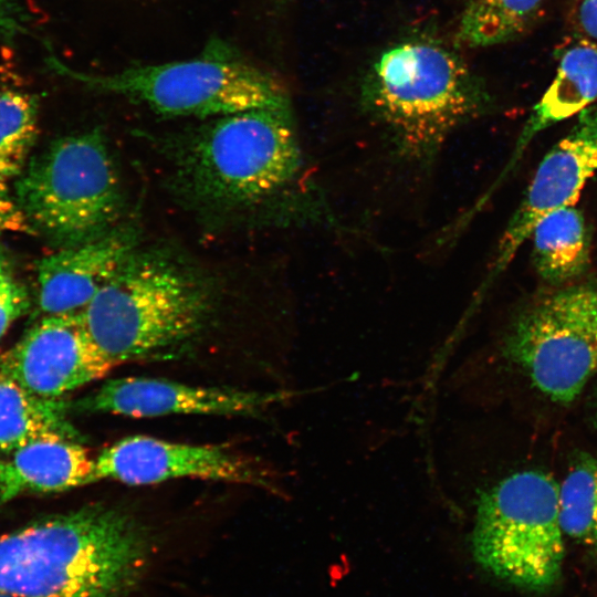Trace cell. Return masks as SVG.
<instances>
[{"label": "cell", "instance_id": "17", "mask_svg": "<svg viewBox=\"0 0 597 597\" xmlns=\"http://www.w3.org/2000/svg\"><path fill=\"white\" fill-rule=\"evenodd\" d=\"M77 440L66 405L36 396L0 370V450L15 449L44 437Z\"/></svg>", "mask_w": 597, "mask_h": 597}, {"label": "cell", "instance_id": "20", "mask_svg": "<svg viewBox=\"0 0 597 597\" xmlns=\"http://www.w3.org/2000/svg\"><path fill=\"white\" fill-rule=\"evenodd\" d=\"M36 98L19 91L0 93V176L20 175L38 134Z\"/></svg>", "mask_w": 597, "mask_h": 597}, {"label": "cell", "instance_id": "10", "mask_svg": "<svg viewBox=\"0 0 597 597\" xmlns=\"http://www.w3.org/2000/svg\"><path fill=\"white\" fill-rule=\"evenodd\" d=\"M114 366L90 336L81 312L44 316L0 359L2 373L48 399L101 379Z\"/></svg>", "mask_w": 597, "mask_h": 597}, {"label": "cell", "instance_id": "13", "mask_svg": "<svg viewBox=\"0 0 597 597\" xmlns=\"http://www.w3.org/2000/svg\"><path fill=\"white\" fill-rule=\"evenodd\" d=\"M136 245V230L116 226L42 259L38 266L41 312L45 316L82 312Z\"/></svg>", "mask_w": 597, "mask_h": 597}, {"label": "cell", "instance_id": "14", "mask_svg": "<svg viewBox=\"0 0 597 597\" xmlns=\"http://www.w3.org/2000/svg\"><path fill=\"white\" fill-rule=\"evenodd\" d=\"M95 480V458L77 440H33L0 463V502L25 492H61Z\"/></svg>", "mask_w": 597, "mask_h": 597}, {"label": "cell", "instance_id": "24", "mask_svg": "<svg viewBox=\"0 0 597 597\" xmlns=\"http://www.w3.org/2000/svg\"><path fill=\"white\" fill-rule=\"evenodd\" d=\"M22 29L19 0H0V32L13 33Z\"/></svg>", "mask_w": 597, "mask_h": 597}, {"label": "cell", "instance_id": "15", "mask_svg": "<svg viewBox=\"0 0 597 597\" xmlns=\"http://www.w3.org/2000/svg\"><path fill=\"white\" fill-rule=\"evenodd\" d=\"M597 101V45L580 36L563 52L556 75L533 106L516 140L507 172L532 139L552 125L578 115Z\"/></svg>", "mask_w": 597, "mask_h": 597}, {"label": "cell", "instance_id": "11", "mask_svg": "<svg viewBox=\"0 0 597 597\" xmlns=\"http://www.w3.org/2000/svg\"><path fill=\"white\" fill-rule=\"evenodd\" d=\"M597 172V105L578 115L568 133L540 163L526 193L500 241L490 281L500 274L546 216L575 206Z\"/></svg>", "mask_w": 597, "mask_h": 597}, {"label": "cell", "instance_id": "26", "mask_svg": "<svg viewBox=\"0 0 597 597\" xmlns=\"http://www.w3.org/2000/svg\"><path fill=\"white\" fill-rule=\"evenodd\" d=\"M0 463H1V460H0Z\"/></svg>", "mask_w": 597, "mask_h": 597}, {"label": "cell", "instance_id": "23", "mask_svg": "<svg viewBox=\"0 0 597 597\" xmlns=\"http://www.w3.org/2000/svg\"><path fill=\"white\" fill-rule=\"evenodd\" d=\"M575 19L582 35L597 45V0H577Z\"/></svg>", "mask_w": 597, "mask_h": 597}, {"label": "cell", "instance_id": "5", "mask_svg": "<svg viewBox=\"0 0 597 597\" xmlns=\"http://www.w3.org/2000/svg\"><path fill=\"white\" fill-rule=\"evenodd\" d=\"M14 198L31 229L66 247L116 227L124 196L103 133L93 129L51 143L21 171Z\"/></svg>", "mask_w": 597, "mask_h": 597}, {"label": "cell", "instance_id": "16", "mask_svg": "<svg viewBox=\"0 0 597 597\" xmlns=\"http://www.w3.org/2000/svg\"><path fill=\"white\" fill-rule=\"evenodd\" d=\"M530 239L534 268L546 283L563 285L579 277L589 266L590 230L575 206L546 216Z\"/></svg>", "mask_w": 597, "mask_h": 597}, {"label": "cell", "instance_id": "19", "mask_svg": "<svg viewBox=\"0 0 597 597\" xmlns=\"http://www.w3.org/2000/svg\"><path fill=\"white\" fill-rule=\"evenodd\" d=\"M563 532L576 544L597 553V458H578L558 484Z\"/></svg>", "mask_w": 597, "mask_h": 597}, {"label": "cell", "instance_id": "6", "mask_svg": "<svg viewBox=\"0 0 597 597\" xmlns=\"http://www.w3.org/2000/svg\"><path fill=\"white\" fill-rule=\"evenodd\" d=\"M564 537L558 483L543 471L514 472L478 498L473 556L511 585L532 591L552 588L562 575Z\"/></svg>", "mask_w": 597, "mask_h": 597}, {"label": "cell", "instance_id": "12", "mask_svg": "<svg viewBox=\"0 0 597 597\" xmlns=\"http://www.w3.org/2000/svg\"><path fill=\"white\" fill-rule=\"evenodd\" d=\"M286 398L282 392L201 387L149 377H124L104 383L77 408L126 417L168 415L253 416Z\"/></svg>", "mask_w": 597, "mask_h": 597}, {"label": "cell", "instance_id": "1", "mask_svg": "<svg viewBox=\"0 0 597 597\" xmlns=\"http://www.w3.org/2000/svg\"><path fill=\"white\" fill-rule=\"evenodd\" d=\"M150 552L127 511L91 504L0 535V593L12 597H125Z\"/></svg>", "mask_w": 597, "mask_h": 597}, {"label": "cell", "instance_id": "25", "mask_svg": "<svg viewBox=\"0 0 597 597\" xmlns=\"http://www.w3.org/2000/svg\"><path fill=\"white\" fill-rule=\"evenodd\" d=\"M0 597H12V596L0 593Z\"/></svg>", "mask_w": 597, "mask_h": 597}, {"label": "cell", "instance_id": "22", "mask_svg": "<svg viewBox=\"0 0 597 597\" xmlns=\"http://www.w3.org/2000/svg\"><path fill=\"white\" fill-rule=\"evenodd\" d=\"M30 228L15 198L10 193L6 178L0 176V233L27 231Z\"/></svg>", "mask_w": 597, "mask_h": 597}, {"label": "cell", "instance_id": "3", "mask_svg": "<svg viewBox=\"0 0 597 597\" xmlns=\"http://www.w3.org/2000/svg\"><path fill=\"white\" fill-rule=\"evenodd\" d=\"M208 284L188 265L156 251L122 263L81 312L100 349L115 365L163 356L187 344L211 311Z\"/></svg>", "mask_w": 597, "mask_h": 597}, {"label": "cell", "instance_id": "4", "mask_svg": "<svg viewBox=\"0 0 597 597\" xmlns=\"http://www.w3.org/2000/svg\"><path fill=\"white\" fill-rule=\"evenodd\" d=\"M368 108L402 154L428 159L461 124L490 106L483 82L441 44L410 40L377 59L363 85Z\"/></svg>", "mask_w": 597, "mask_h": 597}, {"label": "cell", "instance_id": "9", "mask_svg": "<svg viewBox=\"0 0 597 597\" xmlns=\"http://www.w3.org/2000/svg\"><path fill=\"white\" fill-rule=\"evenodd\" d=\"M181 478L272 489L268 472L224 446L177 443L132 436L103 449L95 457V480L147 485Z\"/></svg>", "mask_w": 597, "mask_h": 597}, {"label": "cell", "instance_id": "8", "mask_svg": "<svg viewBox=\"0 0 597 597\" xmlns=\"http://www.w3.org/2000/svg\"><path fill=\"white\" fill-rule=\"evenodd\" d=\"M502 350L551 401L575 400L597 374V283L566 285L532 303Z\"/></svg>", "mask_w": 597, "mask_h": 597}, {"label": "cell", "instance_id": "21", "mask_svg": "<svg viewBox=\"0 0 597 597\" xmlns=\"http://www.w3.org/2000/svg\"><path fill=\"white\" fill-rule=\"evenodd\" d=\"M27 307L25 292L4 271L0 261V338Z\"/></svg>", "mask_w": 597, "mask_h": 597}, {"label": "cell", "instance_id": "7", "mask_svg": "<svg viewBox=\"0 0 597 597\" xmlns=\"http://www.w3.org/2000/svg\"><path fill=\"white\" fill-rule=\"evenodd\" d=\"M67 73L94 90L127 97L165 116L208 119L290 104L275 77L220 43L189 60L136 65L109 74Z\"/></svg>", "mask_w": 597, "mask_h": 597}, {"label": "cell", "instance_id": "2", "mask_svg": "<svg viewBox=\"0 0 597 597\" xmlns=\"http://www.w3.org/2000/svg\"><path fill=\"white\" fill-rule=\"evenodd\" d=\"M172 166L181 190L197 203L238 209L263 201L301 170L291 105L208 118L175 142Z\"/></svg>", "mask_w": 597, "mask_h": 597}, {"label": "cell", "instance_id": "18", "mask_svg": "<svg viewBox=\"0 0 597 597\" xmlns=\"http://www.w3.org/2000/svg\"><path fill=\"white\" fill-rule=\"evenodd\" d=\"M546 0H468L459 19L455 43L476 49L513 41L535 23Z\"/></svg>", "mask_w": 597, "mask_h": 597}, {"label": "cell", "instance_id": "27", "mask_svg": "<svg viewBox=\"0 0 597 597\" xmlns=\"http://www.w3.org/2000/svg\"><path fill=\"white\" fill-rule=\"evenodd\" d=\"M1 261V260H0Z\"/></svg>", "mask_w": 597, "mask_h": 597}]
</instances>
